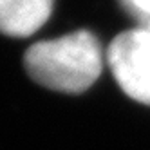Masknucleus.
<instances>
[{
  "label": "nucleus",
  "instance_id": "obj_1",
  "mask_svg": "<svg viewBox=\"0 0 150 150\" xmlns=\"http://www.w3.org/2000/svg\"><path fill=\"white\" fill-rule=\"evenodd\" d=\"M25 71L42 87L78 94L98 80L103 69V51L89 31H76L31 45L24 56Z\"/></svg>",
  "mask_w": 150,
  "mask_h": 150
},
{
  "label": "nucleus",
  "instance_id": "obj_2",
  "mask_svg": "<svg viewBox=\"0 0 150 150\" xmlns=\"http://www.w3.org/2000/svg\"><path fill=\"white\" fill-rule=\"evenodd\" d=\"M107 63L132 100L150 103V31L143 25L117 35L107 49Z\"/></svg>",
  "mask_w": 150,
  "mask_h": 150
},
{
  "label": "nucleus",
  "instance_id": "obj_3",
  "mask_svg": "<svg viewBox=\"0 0 150 150\" xmlns=\"http://www.w3.org/2000/svg\"><path fill=\"white\" fill-rule=\"evenodd\" d=\"M54 0H0V33L24 38L47 22Z\"/></svg>",
  "mask_w": 150,
  "mask_h": 150
},
{
  "label": "nucleus",
  "instance_id": "obj_4",
  "mask_svg": "<svg viewBox=\"0 0 150 150\" xmlns=\"http://www.w3.org/2000/svg\"><path fill=\"white\" fill-rule=\"evenodd\" d=\"M120 4L137 24L150 20V0H120Z\"/></svg>",
  "mask_w": 150,
  "mask_h": 150
},
{
  "label": "nucleus",
  "instance_id": "obj_5",
  "mask_svg": "<svg viewBox=\"0 0 150 150\" xmlns=\"http://www.w3.org/2000/svg\"><path fill=\"white\" fill-rule=\"evenodd\" d=\"M137 25H143V27H146L150 31V20H146V22H143V24H137Z\"/></svg>",
  "mask_w": 150,
  "mask_h": 150
}]
</instances>
